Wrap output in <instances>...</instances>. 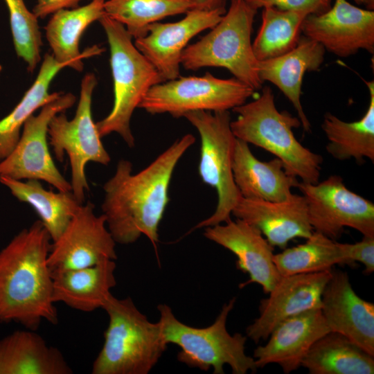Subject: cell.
<instances>
[{
	"label": "cell",
	"mask_w": 374,
	"mask_h": 374,
	"mask_svg": "<svg viewBox=\"0 0 374 374\" xmlns=\"http://www.w3.org/2000/svg\"><path fill=\"white\" fill-rule=\"evenodd\" d=\"M226 0H196V8L205 10H222L226 12Z\"/></svg>",
	"instance_id": "37"
},
{
	"label": "cell",
	"mask_w": 374,
	"mask_h": 374,
	"mask_svg": "<svg viewBox=\"0 0 374 374\" xmlns=\"http://www.w3.org/2000/svg\"><path fill=\"white\" fill-rule=\"evenodd\" d=\"M234 181L242 197L269 202H282L292 195L299 183L287 173L278 158L268 161L257 159L249 144L236 138L232 163Z\"/></svg>",
	"instance_id": "21"
},
{
	"label": "cell",
	"mask_w": 374,
	"mask_h": 374,
	"mask_svg": "<svg viewBox=\"0 0 374 374\" xmlns=\"http://www.w3.org/2000/svg\"><path fill=\"white\" fill-rule=\"evenodd\" d=\"M97 84L94 73L84 75L74 117L69 120L65 112H60L51 119L48 130L56 159L62 161L64 154L69 159L72 193L80 204H83L85 192L89 188L85 174L87 164L94 162L107 166L111 161L92 116V96Z\"/></svg>",
	"instance_id": "9"
},
{
	"label": "cell",
	"mask_w": 374,
	"mask_h": 374,
	"mask_svg": "<svg viewBox=\"0 0 374 374\" xmlns=\"http://www.w3.org/2000/svg\"><path fill=\"white\" fill-rule=\"evenodd\" d=\"M83 0H36L33 12L38 19H44L62 9H71L78 6Z\"/></svg>",
	"instance_id": "36"
},
{
	"label": "cell",
	"mask_w": 374,
	"mask_h": 374,
	"mask_svg": "<svg viewBox=\"0 0 374 374\" xmlns=\"http://www.w3.org/2000/svg\"><path fill=\"white\" fill-rule=\"evenodd\" d=\"M310 224L314 231L335 240L345 227L363 236L374 237V204L349 190L339 175H330L316 184L299 181Z\"/></svg>",
	"instance_id": "12"
},
{
	"label": "cell",
	"mask_w": 374,
	"mask_h": 374,
	"mask_svg": "<svg viewBox=\"0 0 374 374\" xmlns=\"http://www.w3.org/2000/svg\"><path fill=\"white\" fill-rule=\"evenodd\" d=\"M98 21L109 46L114 103L108 115L96 123L97 130L101 138L118 134L132 148L135 143L130 127L132 114L148 91L163 80L154 66L136 48L123 25L105 13Z\"/></svg>",
	"instance_id": "6"
},
{
	"label": "cell",
	"mask_w": 374,
	"mask_h": 374,
	"mask_svg": "<svg viewBox=\"0 0 374 374\" xmlns=\"http://www.w3.org/2000/svg\"><path fill=\"white\" fill-rule=\"evenodd\" d=\"M328 332L321 309L289 317L274 328L265 345L254 350L256 366L258 368L276 364L289 374L301 366L312 345Z\"/></svg>",
	"instance_id": "19"
},
{
	"label": "cell",
	"mask_w": 374,
	"mask_h": 374,
	"mask_svg": "<svg viewBox=\"0 0 374 374\" xmlns=\"http://www.w3.org/2000/svg\"><path fill=\"white\" fill-rule=\"evenodd\" d=\"M195 142L193 135L185 134L136 174L130 161L118 162L114 174L103 185L102 204L107 228L116 243L132 244L143 235L156 245L173 172Z\"/></svg>",
	"instance_id": "1"
},
{
	"label": "cell",
	"mask_w": 374,
	"mask_h": 374,
	"mask_svg": "<svg viewBox=\"0 0 374 374\" xmlns=\"http://www.w3.org/2000/svg\"><path fill=\"white\" fill-rule=\"evenodd\" d=\"M226 12L193 8L181 20L154 22L147 34L134 39L136 48L159 73L163 82L180 75L181 57L189 41L203 30L214 27Z\"/></svg>",
	"instance_id": "15"
},
{
	"label": "cell",
	"mask_w": 374,
	"mask_h": 374,
	"mask_svg": "<svg viewBox=\"0 0 374 374\" xmlns=\"http://www.w3.org/2000/svg\"><path fill=\"white\" fill-rule=\"evenodd\" d=\"M105 0L71 9H62L52 15L44 27L46 38L54 59L75 71H82L83 60L99 55L105 48L93 45L80 51L79 44L86 29L105 13Z\"/></svg>",
	"instance_id": "23"
},
{
	"label": "cell",
	"mask_w": 374,
	"mask_h": 374,
	"mask_svg": "<svg viewBox=\"0 0 374 374\" xmlns=\"http://www.w3.org/2000/svg\"><path fill=\"white\" fill-rule=\"evenodd\" d=\"M116 244L104 214L96 215L90 202L81 204L53 241L48 256L51 271L93 266L117 258Z\"/></svg>",
	"instance_id": "13"
},
{
	"label": "cell",
	"mask_w": 374,
	"mask_h": 374,
	"mask_svg": "<svg viewBox=\"0 0 374 374\" xmlns=\"http://www.w3.org/2000/svg\"><path fill=\"white\" fill-rule=\"evenodd\" d=\"M57 348L35 330H17L0 340V374H71Z\"/></svg>",
	"instance_id": "25"
},
{
	"label": "cell",
	"mask_w": 374,
	"mask_h": 374,
	"mask_svg": "<svg viewBox=\"0 0 374 374\" xmlns=\"http://www.w3.org/2000/svg\"><path fill=\"white\" fill-rule=\"evenodd\" d=\"M76 97L64 93L46 103L39 114H33L23 125L12 151L0 161V177L44 181L59 191H72V187L56 167L48 146V130L56 114L73 107Z\"/></svg>",
	"instance_id": "11"
},
{
	"label": "cell",
	"mask_w": 374,
	"mask_h": 374,
	"mask_svg": "<svg viewBox=\"0 0 374 374\" xmlns=\"http://www.w3.org/2000/svg\"><path fill=\"white\" fill-rule=\"evenodd\" d=\"M255 90L235 78H218L207 72L202 76L178 77L153 86L139 108L150 114L184 117L191 112H222L245 103Z\"/></svg>",
	"instance_id": "10"
},
{
	"label": "cell",
	"mask_w": 374,
	"mask_h": 374,
	"mask_svg": "<svg viewBox=\"0 0 374 374\" xmlns=\"http://www.w3.org/2000/svg\"><path fill=\"white\" fill-rule=\"evenodd\" d=\"M9 12L14 48L17 56L33 72L41 61L42 34L38 18L26 7L24 0H4Z\"/></svg>",
	"instance_id": "33"
},
{
	"label": "cell",
	"mask_w": 374,
	"mask_h": 374,
	"mask_svg": "<svg viewBox=\"0 0 374 374\" xmlns=\"http://www.w3.org/2000/svg\"><path fill=\"white\" fill-rule=\"evenodd\" d=\"M363 5H364L368 10H374V0H364Z\"/></svg>",
	"instance_id": "38"
},
{
	"label": "cell",
	"mask_w": 374,
	"mask_h": 374,
	"mask_svg": "<svg viewBox=\"0 0 374 374\" xmlns=\"http://www.w3.org/2000/svg\"><path fill=\"white\" fill-rule=\"evenodd\" d=\"M331 271L281 276L268 297L260 300L259 315L247 327V337L258 344L267 339L283 320L310 310L321 309V295Z\"/></svg>",
	"instance_id": "16"
},
{
	"label": "cell",
	"mask_w": 374,
	"mask_h": 374,
	"mask_svg": "<svg viewBox=\"0 0 374 374\" xmlns=\"http://www.w3.org/2000/svg\"><path fill=\"white\" fill-rule=\"evenodd\" d=\"M365 84L369 105L359 120L346 122L328 112L324 115L321 128L328 141L326 150L337 160L354 159L361 162L367 158L374 162V81Z\"/></svg>",
	"instance_id": "26"
},
{
	"label": "cell",
	"mask_w": 374,
	"mask_h": 374,
	"mask_svg": "<svg viewBox=\"0 0 374 374\" xmlns=\"http://www.w3.org/2000/svg\"><path fill=\"white\" fill-rule=\"evenodd\" d=\"M235 298L224 304L214 322L204 328L186 325L175 316L166 304H159L158 321L167 344L180 348L177 359L186 365L214 374H224V366H229L233 374L256 373L258 368L253 357L245 352L247 337L236 332L231 335L226 328L227 319Z\"/></svg>",
	"instance_id": "5"
},
{
	"label": "cell",
	"mask_w": 374,
	"mask_h": 374,
	"mask_svg": "<svg viewBox=\"0 0 374 374\" xmlns=\"http://www.w3.org/2000/svg\"><path fill=\"white\" fill-rule=\"evenodd\" d=\"M51 238L40 220L19 232L0 251V321L36 330L58 322L48 265Z\"/></svg>",
	"instance_id": "2"
},
{
	"label": "cell",
	"mask_w": 374,
	"mask_h": 374,
	"mask_svg": "<svg viewBox=\"0 0 374 374\" xmlns=\"http://www.w3.org/2000/svg\"><path fill=\"white\" fill-rule=\"evenodd\" d=\"M256 10L273 7L283 10L299 11L310 14H321L328 10L331 0H244Z\"/></svg>",
	"instance_id": "34"
},
{
	"label": "cell",
	"mask_w": 374,
	"mask_h": 374,
	"mask_svg": "<svg viewBox=\"0 0 374 374\" xmlns=\"http://www.w3.org/2000/svg\"><path fill=\"white\" fill-rule=\"evenodd\" d=\"M114 260L90 267L51 271L53 301L82 312L102 308L116 285Z\"/></svg>",
	"instance_id": "24"
},
{
	"label": "cell",
	"mask_w": 374,
	"mask_h": 374,
	"mask_svg": "<svg viewBox=\"0 0 374 374\" xmlns=\"http://www.w3.org/2000/svg\"><path fill=\"white\" fill-rule=\"evenodd\" d=\"M1 71H2V66H1V65L0 64V73L1 72Z\"/></svg>",
	"instance_id": "40"
},
{
	"label": "cell",
	"mask_w": 374,
	"mask_h": 374,
	"mask_svg": "<svg viewBox=\"0 0 374 374\" xmlns=\"http://www.w3.org/2000/svg\"><path fill=\"white\" fill-rule=\"evenodd\" d=\"M357 4H364V0H353Z\"/></svg>",
	"instance_id": "39"
},
{
	"label": "cell",
	"mask_w": 374,
	"mask_h": 374,
	"mask_svg": "<svg viewBox=\"0 0 374 374\" xmlns=\"http://www.w3.org/2000/svg\"><path fill=\"white\" fill-rule=\"evenodd\" d=\"M65 64L57 62L51 53L44 56L36 79L19 103L0 120V161L12 151L24 124L34 112L57 98L62 92H49L50 84Z\"/></svg>",
	"instance_id": "29"
},
{
	"label": "cell",
	"mask_w": 374,
	"mask_h": 374,
	"mask_svg": "<svg viewBox=\"0 0 374 374\" xmlns=\"http://www.w3.org/2000/svg\"><path fill=\"white\" fill-rule=\"evenodd\" d=\"M321 310L330 331L338 332L374 356V304L359 296L346 271L332 269Z\"/></svg>",
	"instance_id": "17"
},
{
	"label": "cell",
	"mask_w": 374,
	"mask_h": 374,
	"mask_svg": "<svg viewBox=\"0 0 374 374\" xmlns=\"http://www.w3.org/2000/svg\"><path fill=\"white\" fill-rule=\"evenodd\" d=\"M204 235L237 257L238 269L249 276L240 287L257 283L268 294L280 280L281 276L274 262V247L256 227L231 218L224 224L206 227Z\"/></svg>",
	"instance_id": "18"
},
{
	"label": "cell",
	"mask_w": 374,
	"mask_h": 374,
	"mask_svg": "<svg viewBox=\"0 0 374 374\" xmlns=\"http://www.w3.org/2000/svg\"><path fill=\"white\" fill-rule=\"evenodd\" d=\"M301 32L339 57L350 56L361 49L374 53V11L347 0H335L326 12L308 15Z\"/></svg>",
	"instance_id": "14"
},
{
	"label": "cell",
	"mask_w": 374,
	"mask_h": 374,
	"mask_svg": "<svg viewBox=\"0 0 374 374\" xmlns=\"http://www.w3.org/2000/svg\"><path fill=\"white\" fill-rule=\"evenodd\" d=\"M233 111L238 116L231 121V128L237 139L274 154L287 173L300 181H319L323 157L296 139L293 129L301 123L289 112L278 110L270 87H265L258 97Z\"/></svg>",
	"instance_id": "3"
},
{
	"label": "cell",
	"mask_w": 374,
	"mask_h": 374,
	"mask_svg": "<svg viewBox=\"0 0 374 374\" xmlns=\"http://www.w3.org/2000/svg\"><path fill=\"white\" fill-rule=\"evenodd\" d=\"M308 15L303 12L273 7L262 8L261 26L252 42L256 60L276 57L295 48L301 37L302 24Z\"/></svg>",
	"instance_id": "32"
},
{
	"label": "cell",
	"mask_w": 374,
	"mask_h": 374,
	"mask_svg": "<svg viewBox=\"0 0 374 374\" xmlns=\"http://www.w3.org/2000/svg\"><path fill=\"white\" fill-rule=\"evenodd\" d=\"M231 215L256 227L271 246L281 249H285L290 240L307 239L314 231L303 195L292 194L282 202L242 197Z\"/></svg>",
	"instance_id": "20"
},
{
	"label": "cell",
	"mask_w": 374,
	"mask_h": 374,
	"mask_svg": "<svg viewBox=\"0 0 374 374\" xmlns=\"http://www.w3.org/2000/svg\"><path fill=\"white\" fill-rule=\"evenodd\" d=\"M39 180L26 181L0 177V183L18 200L31 206L55 241L62 235L81 204L72 191L55 193L46 190Z\"/></svg>",
	"instance_id": "27"
},
{
	"label": "cell",
	"mask_w": 374,
	"mask_h": 374,
	"mask_svg": "<svg viewBox=\"0 0 374 374\" xmlns=\"http://www.w3.org/2000/svg\"><path fill=\"white\" fill-rule=\"evenodd\" d=\"M301 366L310 374H373L374 356L345 336L330 331L312 345Z\"/></svg>",
	"instance_id": "28"
},
{
	"label": "cell",
	"mask_w": 374,
	"mask_h": 374,
	"mask_svg": "<svg viewBox=\"0 0 374 374\" xmlns=\"http://www.w3.org/2000/svg\"><path fill=\"white\" fill-rule=\"evenodd\" d=\"M184 117L197 130L201 140L199 175L202 181L215 189V211L195 229L222 224L231 219L241 194L234 181L232 163L236 137L231 128L229 111H195Z\"/></svg>",
	"instance_id": "8"
},
{
	"label": "cell",
	"mask_w": 374,
	"mask_h": 374,
	"mask_svg": "<svg viewBox=\"0 0 374 374\" xmlns=\"http://www.w3.org/2000/svg\"><path fill=\"white\" fill-rule=\"evenodd\" d=\"M109 323L92 374H148L167 348L159 322L148 320L130 297L112 294L103 308Z\"/></svg>",
	"instance_id": "4"
},
{
	"label": "cell",
	"mask_w": 374,
	"mask_h": 374,
	"mask_svg": "<svg viewBox=\"0 0 374 374\" xmlns=\"http://www.w3.org/2000/svg\"><path fill=\"white\" fill-rule=\"evenodd\" d=\"M325 51L321 44L303 36L290 51L276 57L258 61V64L261 81L270 82L281 91L295 108L306 132H311V124L301 102L303 78L306 71L320 68Z\"/></svg>",
	"instance_id": "22"
},
{
	"label": "cell",
	"mask_w": 374,
	"mask_h": 374,
	"mask_svg": "<svg viewBox=\"0 0 374 374\" xmlns=\"http://www.w3.org/2000/svg\"><path fill=\"white\" fill-rule=\"evenodd\" d=\"M256 13L244 0H231L228 10L209 33L185 48L181 65L191 71L223 67L254 90L261 88L263 82L251 40Z\"/></svg>",
	"instance_id": "7"
},
{
	"label": "cell",
	"mask_w": 374,
	"mask_h": 374,
	"mask_svg": "<svg viewBox=\"0 0 374 374\" xmlns=\"http://www.w3.org/2000/svg\"><path fill=\"white\" fill-rule=\"evenodd\" d=\"M274 262L281 276L324 271L336 265H348L341 243L317 231L305 242L274 254Z\"/></svg>",
	"instance_id": "30"
},
{
	"label": "cell",
	"mask_w": 374,
	"mask_h": 374,
	"mask_svg": "<svg viewBox=\"0 0 374 374\" xmlns=\"http://www.w3.org/2000/svg\"><path fill=\"white\" fill-rule=\"evenodd\" d=\"M341 247L348 266L355 267L358 262L364 265L365 274L374 271V237L363 236L359 242L341 243Z\"/></svg>",
	"instance_id": "35"
},
{
	"label": "cell",
	"mask_w": 374,
	"mask_h": 374,
	"mask_svg": "<svg viewBox=\"0 0 374 374\" xmlns=\"http://www.w3.org/2000/svg\"><path fill=\"white\" fill-rule=\"evenodd\" d=\"M196 8V0H107L104 12L132 37L145 36L150 24Z\"/></svg>",
	"instance_id": "31"
}]
</instances>
